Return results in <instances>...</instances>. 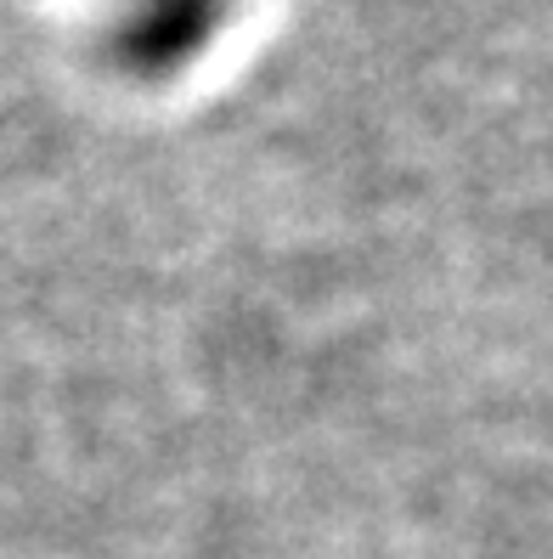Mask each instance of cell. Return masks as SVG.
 I'll return each instance as SVG.
<instances>
[{"label": "cell", "mask_w": 553, "mask_h": 559, "mask_svg": "<svg viewBox=\"0 0 553 559\" xmlns=\"http://www.w3.org/2000/svg\"><path fill=\"white\" fill-rule=\"evenodd\" d=\"M232 0H119V35L136 62H176L199 51Z\"/></svg>", "instance_id": "6da1fadb"}]
</instances>
